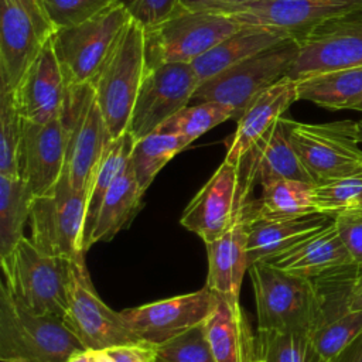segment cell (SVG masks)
<instances>
[{
	"instance_id": "cell-1",
	"label": "cell",
	"mask_w": 362,
	"mask_h": 362,
	"mask_svg": "<svg viewBox=\"0 0 362 362\" xmlns=\"http://www.w3.org/2000/svg\"><path fill=\"white\" fill-rule=\"evenodd\" d=\"M82 349L62 317L34 314L0 284L1 362H66Z\"/></svg>"
},
{
	"instance_id": "cell-2",
	"label": "cell",
	"mask_w": 362,
	"mask_h": 362,
	"mask_svg": "<svg viewBox=\"0 0 362 362\" xmlns=\"http://www.w3.org/2000/svg\"><path fill=\"white\" fill-rule=\"evenodd\" d=\"M1 284L34 314L64 318L68 304L71 259L41 250L24 236L17 246L0 259Z\"/></svg>"
},
{
	"instance_id": "cell-3",
	"label": "cell",
	"mask_w": 362,
	"mask_h": 362,
	"mask_svg": "<svg viewBox=\"0 0 362 362\" xmlns=\"http://www.w3.org/2000/svg\"><path fill=\"white\" fill-rule=\"evenodd\" d=\"M146 72V30L130 18L90 83L112 139L129 130Z\"/></svg>"
},
{
	"instance_id": "cell-4",
	"label": "cell",
	"mask_w": 362,
	"mask_h": 362,
	"mask_svg": "<svg viewBox=\"0 0 362 362\" xmlns=\"http://www.w3.org/2000/svg\"><path fill=\"white\" fill-rule=\"evenodd\" d=\"M257 331H303L311 335L317 321V294L311 279L288 274L263 262L249 267Z\"/></svg>"
},
{
	"instance_id": "cell-5",
	"label": "cell",
	"mask_w": 362,
	"mask_h": 362,
	"mask_svg": "<svg viewBox=\"0 0 362 362\" xmlns=\"http://www.w3.org/2000/svg\"><path fill=\"white\" fill-rule=\"evenodd\" d=\"M129 21V13L115 1L85 23L55 31L52 44L68 86L93 82Z\"/></svg>"
},
{
	"instance_id": "cell-6",
	"label": "cell",
	"mask_w": 362,
	"mask_h": 362,
	"mask_svg": "<svg viewBox=\"0 0 362 362\" xmlns=\"http://www.w3.org/2000/svg\"><path fill=\"white\" fill-rule=\"evenodd\" d=\"M297 52V41L284 40L199 83L192 100L223 103L238 120L253 98L288 75Z\"/></svg>"
},
{
	"instance_id": "cell-7",
	"label": "cell",
	"mask_w": 362,
	"mask_h": 362,
	"mask_svg": "<svg viewBox=\"0 0 362 362\" xmlns=\"http://www.w3.org/2000/svg\"><path fill=\"white\" fill-rule=\"evenodd\" d=\"M290 141L317 184L345 178L362 168L355 120L301 123L287 117Z\"/></svg>"
},
{
	"instance_id": "cell-8",
	"label": "cell",
	"mask_w": 362,
	"mask_h": 362,
	"mask_svg": "<svg viewBox=\"0 0 362 362\" xmlns=\"http://www.w3.org/2000/svg\"><path fill=\"white\" fill-rule=\"evenodd\" d=\"M242 25L230 16L180 8L164 23L146 30L147 69L163 64H191Z\"/></svg>"
},
{
	"instance_id": "cell-9",
	"label": "cell",
	"mask_w": 362,
	"mask_h": 362,
	"mask_svg": "<svg viewBox=\"0 0 362 362\" xmlns=\"http://www.w3.org/2000/svg\"><path fill=\"white\" fill-rule=\"evenodd\" d=\"M88 195L75 189L64 173L57 185L33 199L31 240L44 252L66 259L85 253Z\"/></svg>"
},
{
	"instance_id": "cell-10",
	"label": "cell",
	"mask_w": 362,
	"mask_h": 362,
	"mask_svg": "<svg viewBox=\"0 0 362 362\" xmlns=\"http://www.w3.org/2000/svg\"><path fill=\"white\" fill-rule=\"evenodd\" d=\"M64 321L86 349L146 345L126 325L120 311H113L100 300L90 280L83 253L71 259L68 304Z\"/></svg>"
},
{
	"instance_id": "cell-11",
	"label": "cell",
	"mask_w": 362,
	"mask_h": 362,
	"mask_svg": "<svg viewBox=\"0 0 362 362\" xmlns=\"http://www.w3.org/2000/svg\"><path fill=\"white\" fill-rule=\"evenodd\" d=\"M57 28L41 0H0V92H13Z\"/></svg>"
},
{
	"instance_id": "cell-12",
	"label": "cell",
	"mask_w": 362,
	"mask_h": 362,
	"mask_svg": "<svg viewBox=\"0 0 362 362\" xmlns=\"http://www.w3.org/2000/svg\"><path fill=\"white\" fill-rule=\"evenodd\" d=\"M62 119L68 130L64 173L75 189L88 195L95 170L112 140L92 85L69 86Z\"/></svg>"
},
{
	"instance_id": "cell-13",
	"label": "cell",
	"mask_w": 362,
	"mask_h": 362,
	"mask_svg": "<svg viewBox=\"0 0 362 362\" xmlns=\"http://www.w3.org/2000/svg\"><path fill=\"white\" fill-rule=\"evenodd\" d=\"M250 194L242 181L239 163L223 158L185 206L180 223L198 235L204 243L212 242L247 212L253 201Z\"/></svg>"
},
{
	"instance_id": "cell-14",
	"label": "cell",
	"mask_w": 362,
	"mask_h": 362,
	"mask_svg": "<svg viewBox=\"0 0 362 362\" xmlns=\"http://www.w3.org/2000/svg\"><path fill=\"white\" fill-rule=\"evenodd\" d=\"M296 41L298 52L290 79L362 66V8L329 18Z\"/></svg>"
},
{
	"instance_id": "cell-15",
	"label": "cell",
	"mask_w": 362,
	"mask_h": 362,
	"mask_svg": "<svg viewBox=\"0 0 362 362\" xmlns=\"http://www.w3.org/2000/svg\"><path fill=\"white\" fill-rule=\"evenodd\" d=\"M199 81L191 64L170 62L147 69L130 120V133L141 139L188 106Z\"/></svg>"
},
{
	"instance_id": "cell-16",
	"label": "cell",
	"mask_w": 362,
	"mask_h": 362,
	"mask_svg": "<svg viewBox=\"0 0 362 362\" xmlns=\"http://www.w3.org/2000/svg\"><path fill=\"white\" fill-rule=\"evenodd\" d=\"M218 296L208 287L120 311L126 325L150 346L161 345L205 322Z\"/></svg>"
},
{
	"instance_id": "cell-17",
	"label": "cell",
	"mask_w": 362,
	"mask_h": 362,
	"mask_svg": "<svg viewBox=\"0 0 362 362\" xmlns=\"http://www.w3.org/2000/svg\"><path fill=\"white\" fill-rule=\"evenodd\" d=\"M358 8L362 0H256L230 17L240 25L267 27L297 40L315 25Z\"/></svg>"
},
{
	"instance_id": "cell-18",
	"label": "cell",
	"mask_w": 362,
	"mask_h": 362,
	"mask_svg": "<svg viewBox=\"0 0 362 362\" xmlns=\"http://www.w3.org/2000/svg\"><path fill=\"white\" fill-rule=\"evenodd\" d=\"M68 130L62 117L48 123L23 119L20 144V173L31 194L52 189L65 171Z\"/></svg>"
},
{
	"instance_id": "cell-19",
	"label": "cell",
	"mask_w": 362,
	"mask_h": 362,
	"mask_svg": "<svg viewBox=\"0 0 362 362\" xmlns=\"http://www.w3.org/2000/svg\"><path fill=\"white\" fill-rule=\"evenodd\" d=\"M68 93L69 86L51 38L24 72L13 96L24 120L48 123L64 116Z\"/></svg>"
},
{
	"instance_id": "cell-20",
	"label": "cell",
	"mask_w": 362,
	"mask_h": 362,
	"mask_svg": "<svg viewBox=\"0 0 362 362\" xmlns=\"http://www.w3.org/2000/svg\"><path fill=\"white\" fill-rule=\"evenodd\" d=\"M242 181L252 192L256 184L264 185L276 180H297L315 185V181L297 156L287 129V117L281 116L238 161Z\"/></svg>"
},
{
	"instance_id": "cell-21",
	"label": "cell",
	"mask_w": 362,
	"mask_h": 362,
	"mask_svg": "<svg viewBox=\"0 0 362 362\" xmlns=\"http://www.w3.org/2000/svg\"><path fill=\"white\" fill-rule=\"evenodd\" d=\"M249 209L223 235L205 243L208 253V277L205 286L232 305L240 304L242 281L250 266L247 256Z\"/></svg>"
},
{
	"instance_id": "cell-22",
	"label": "cell",
	"mask_w": 362,
	"mask_h": 362,
	"mask_svg": "<svg viewBox=\"0 0 362 362\" xmlns=\"http://www.w3.org/2000/svg\"><path fill=\"white\" fill-rule=\"evenodd\" d=\"M298 100L297 81L288 76L262 90L250 100L228 141L225 158L239 161L240 157Z\"/></svg>"
},
{
	"instance_id": "cell-23",
	"label": "cell",
	"mask_w": 362,
	"mask_h": 362,
	"mask_svg": "<svg viewBox=\"0 0 362 362\" xmlns=\"http://www.w3.org/2000/svg\"><path fill=\"white\" fill-rule=\"evenodd\" d=\"M252 205V204H250ZM334 216L315 212L290 219L247 218V256L249 264L263 262L293 247L298 242L332 225ZM249 266V267H250Z\"/></svg>"
},
{
	"instance_id": "cell-24",
	"label": "cell",
	"mask_w": 362,
	"mask_h": 362,
	"mask_svg": "<svg viewBox=\"0 0 362 362\" xmlns=\"http://www.w3.org/2000/svg\"><path fill=\"white\" fill-rule=\"evenodd\" d=\"M352 262L354 259L335 228V221L286 252L263 260L274 269L305 279H313L329 269Z\"/></svg>"
},
{
	"instance_id": "cell-25",
	"label": "cell",
	"mask_w": 362,
	"mask_h": 362,
	"mask_svg": "<svg viewBox=\"0 0 362 362\" xmlns=\"http://www.w3.org/2000/svg\"><path fill=\"white\" fill-rule=\"evenodd\" d=\"M216 362H252L257 359V335L240 307L218 297L215 308L204 322Z\"/></svg>"
},
{
	"instance_id": "cell-26",
	"label": "cell",
	"mask_w": 362,
	"mask_h": 362,
	"mask_svg": "<svg viewBox=\"0 0 362 362\" xmlns=\"http://www.w3.org/2000/svg\"><path fill=\"white\" fill-rule=\"evenodd\" d=\"M290 37L267 27L242 25L191 62L199 83Z\"/></svg>"
},
{
	"instance_id": "cell-27",
	"label": "cell",
	"mask_w": 362,
	"mask_h": 362,
	"mask_svg": "<svg viewBox=\"0 0 362 362\" xmlns=\"http://www.w3.org/2000/svg\"><path fill=\"white\" fill-rule=\"evenodd\" d=\"M144 191L140 188L132 164L115 180L106 192L88 240V249L98 242H109L127 228L143 206Z\"/></svg>"
},
{
	"instance_id": "cell-28",
	"label": "cell",
	"mask_w": 362,
	"mask_h": 362,
	"mask_svg": "<svg viewBox=\"0 0 362 362\" xmlns=\"http://www.w3.org/2000/svg\"><path fill=\"white\" fill-rule=\"evenodd\" d=\"M298 100L329 110L351 109L362 96V66L344 68L297 81Z\"/></svg>"
},
{
	"instance_id": "cell-29",
	"label": "cell",
	"mask_w": 362,
	"mask_h": 362,
	"mask_svg": "<svg viewBox=\"0 0 362 362\" xmlns=\"http://www.w3.org/2000/svg\"><path fill=\"white\" fill-rule=\"evenodd\" d=\"M314 184L297 180H276L262 185V198L253 199L250 216L290 219L318 212L313 198Z\"/></svg>"
},
{
	"instance_id": "cell-30",
	"label": "cell",
	"mask_w": 362,
	"mask_h": 362,
	"mask_svg": "<svg viewBox=\"0 0 362 362\" xmlns=\"http://www.w3.org/2000/svg\"><path fill=\"white\" fill-rule=\"evenodd\" d=\"M136 143L134 136L127 130L122 136L112 139L107 144L90 182L86 202V221H85V252L88 250V240L93 229L96 216L99 214L103 198L115 180L127 167L132 156L133 146Z\"/></svg>"
},
{
	"instance_id": "cell-31",
	"label": "cell",
	"mask_w": 362,
	"mask_h": 362,
	"mask_svg": "<svg viewBox=\"0 0 362 362\" xmlns=\"http://www.w3.org/2000/svg\"><path fill=\"white\" fill-rule=\"evenodd\" d=\"M33 199L34 195L21 175H0V259L7 256L24 238Z\"/></svg>"
},
{
	"instance_id": "cell-32",
	"label": "cell",
	"mask_w": 362,
	"mask_h": 362,
	"mask_svg": "<svg viewBox=\"0 0 362 362\" xmlns=\"http://www.w3.org/2000/svg\"><path fill=\"white\" fill-rule=\"evenodd\" d=\"M188 146L189 143L184 137L160 130L137 139L132 150L130 164L140 188L146 192L161 168Z\"/></svg>"
},
{
	"instance_id": "cell-33",
	"label": "cell",
	"mask_w": 362,
	"mask_h": 362,
	"mask_svg": "<svg viewBox=\"0 0 362 362\" xmlns=\"http://www.w3.org/2000/svg\"><path fill=\"white\" fill-rule=\"evenodd\" d=\"M262 362H322L313 338L303 331H257Z\"/></svg>"
},
{
	"instance_id": "cell-34",
	"label": "cell",
	"mask_w": 362,
	"mask_h": 362,
	"mask_svg": "<svg viewBox=\"0 0 362 362\" xmlns=\"http://www.w3.org/2000/svg\"><path fill=\"white\" fill-rule=\"evenodd\" d=\"M229 119H235L232 107L219 102L205 100L182 107L157 130L181 136L191 144L199 136Z\"/></svg>"
},
{
	"instance_id": "cell-35",
	"label": "cell",
	"mask_w": 362,
	"mask_h": 362,
	"mask_svg": "<svg viewBox=\"0 0 362 362\" xmlns=\"http://www.w3.org/2000/svg\"><path fill=\"white\" fill-rule=\"evenodd\" d=\"M23 117L13 92H0V175L20 177Z\"/></svg>"
},
{
	"instance_id": "cell-36",
	"label": "cell",
	"mask_w": 362,
	"mask_h": 362,
	"mask_svg": "<svg viewBox=\"0 0 362 362\" xmlns=\"http://www.w3.org/2000/svg\"><path fill=\"white\" fill-rule=\"evenodd\" d=\"M313 198L317 211L331 216L362 209V168L345 178L314 185Z\"/></svg>"
},
{
	"instance_id": "cell-37",
	"label": "cell",
	"mask_w": 362,
	"mask_h": 362,
	"mask_svg": "<svg viewBox=\"0 0 362 362\" xmlns=\"http://www.w3.org/2000/svg\"><path fill=\"white\" fill-rule=\"evenodd\" d=\"M362 334V310H351L311 332L315 349L322 361L332 362L339 352Z\"/></svg>"
},
{
	"instance_id": "cell-38",
	"label": "cell",
	"mask_w": 362,
	"mask_h": 362,
	"mask_svg": "<svg viewBox=\"0 0 362 362\" xmlns=\"http://www.w3.org/2000/svg\"><path fill=\"white\" fill-rule=\"evenodd\" d=\"M153 349L154 362H216L204 322Z\"/></svg>"
},
{
	"instance_id": "cell-39",
	"label": "cell",
	"mask_w": 362,
	"mask_h": 362,
	"mask_svg": "<svg viewBox=\"0 0 362 362\" xmlns=\"http://www.w3.org/2000/svg\"><path fill=\"white\" fill-rule=\"evenodd\" d=\"M57 30L74 27L95 17L115 0H41Z\"/></svg>"
},
{
	"instance_id": "cell-40",
	"label": "cell",
	"mask_w": 362,
	"mask_h": 362,
	"mask_svg": "<svg viewBox=\"0 0 362 362\" xmlns=\"http://www.w3.org/2000/svg\"><path fill=\"white\" fill-rule=\"evenodd\" d=\"M144 30H150L170 17L180 8V0H115Z\"/></svg>"
},
{
	"instance_id": "cell-41",
	"label": "cell",
	"mask_w": 362,
	"mask_h": 362,
	"mask_svg": "<svg viewBox=\"0 0 362 362\" xmlns=\"http://www.w3.org/2000/svg\"><path fill=\"white\" fill-rule=\"evenodd\" d=\"M335 228L355 263L362 264V209H351L334 216Z\"/></svg>"
},
{
	"instance_id": "cell-42",
	"label": "cell",
	"mask_w": 362,
	"mask_h": 362,
	"mask_svg": "<svg viewBox=\"0 0 362 362\" xmlns=\"http://www.w3.org/2000/svg\"><path fill=\"white\" fill-rule=\"evenodd\" d=\"M252 1L256 0H180V6L188 11L232 16Z\"/></svg>"
},
{
	"instance_id": "cell-43",
	"label": "cell",
	"mask_w": 362,
	"mask_h": 362,
	"mask_svg": "<svg viewBox=\"0 0 362 362\" xmlns=\"http://www.w3.org/2000/svg\"><path fill=\"white\" fill-rule=\"evenodd\" d=\"M107 352L116 362H154V349L148 345L115 346Z\"/></svg>"
},
{
	"instance_id": "cell-44",
	"label": "cell",
	"mask_w": 362,
	"mask_h": 362,
	"mask_svg": "<svg viewBox=\"0 0 362 362\" xmlns=\"http://www.w3.org/2000/svg\"><path fill=\"white\" fill-rule=\"evenodd\" d=\"M332 362H362V334L348 344Z\"/></svg>"
},
{
	"instance_id": "cell-45",
	"label": "cell",
	"mask_w": 362,
	"mask_h": 362,
	"mask_svg": "<svg viewBox=\"0 0 362 362\" xmlns=\"http://www.w3.org/2000/svg\"><path fill=\"white\" fill-rule=\"evenodd\" d=\"M349 308L351 310H362V264L358 263L356 274L351 288L349 297Z\"/></svg>"
},
{
	"instance_id": "cell-46",
	"label": "cell",
	"mask_w": 362,
	"mask_h": 362,
	"mask_svg": "<svg viewBox=\"0 0 362 362\" xmlns=\"http://www.w3.org/2000/svg\"><path fill=\"white\" fill-rule=\"evenodd\" d=\"M66 362H93L92 351L90 349H82L69 356Z\"/></svg>"
},
{
	"instance_id": "cell-47",
	"label": "cell",
	"mask_w": 362,
	"mask_h": 362,
	"mask_svg": "<svg viewBox=\"0 0 362 362\" xmlns=\"http://www.w3.org/2000/svg\"><path fill=\"white\" fill-rule=\"evenodd\" d=\"M92 351V349H90ZM92 358L93 362H116L110 354L107 352V349H98V351H92Z\"/></svg>"
},
{
	"instance_id": "cell-48",
	"label": "cell",
	"mask_w": 362,
	"mask_h": 362,
	"mask_svg": "<svg viewBox=\"0 0 362 362\" xmlns=\"http://www.w3.org/2000/svg\"><path fill=\"white\" fill-rule=\"evenodd\" d=\"M356 129H358V140L362 143V117L356 122Z\"/></svg>"
},
{
	"instance_id": "cell-49",
	"label": "cell",
	"mask_w": 362,
	"mask_h": 362,
	"mask_svg": "<svg viewBox=\"0 0 362 362\" xmlns=\"http://www.w3.org/2000/svg\"><path fill=\"white\" fill-rule=\"evenodd\" d=\"M352 110H358V112H362V96L352 105V107H351Z\"/></svg>"
},
{
	"instance_id": "cell-50",
	"label": "cell",
	"mask_w": 362,
	"mask_h": 362,
	"mask_svg": "<svg viewBox=\"0 0 362 362\" xmlns=\"http://www.w3.org/2000/svg\"><path fill=\"white\" fill-rule=\"evenodd\" d=\"M252 362H262V361L257 358V359H255V361H252Z\"/></svg>"
},
{
	"instance_id": "cell-51",
	"label": "cell",
	"mask_w": 362,
	"mask_h": 362,
	"mask_svg": "<svg viewBox=\"0 0 362 362\" xmlns=\"http://www.w3.org/2000/svg\"><path fill=\"white\" fill-rule=\"evenodd\" d=\"M322 362H325V361H322Z\"/></svg>"
}]
</instances>
